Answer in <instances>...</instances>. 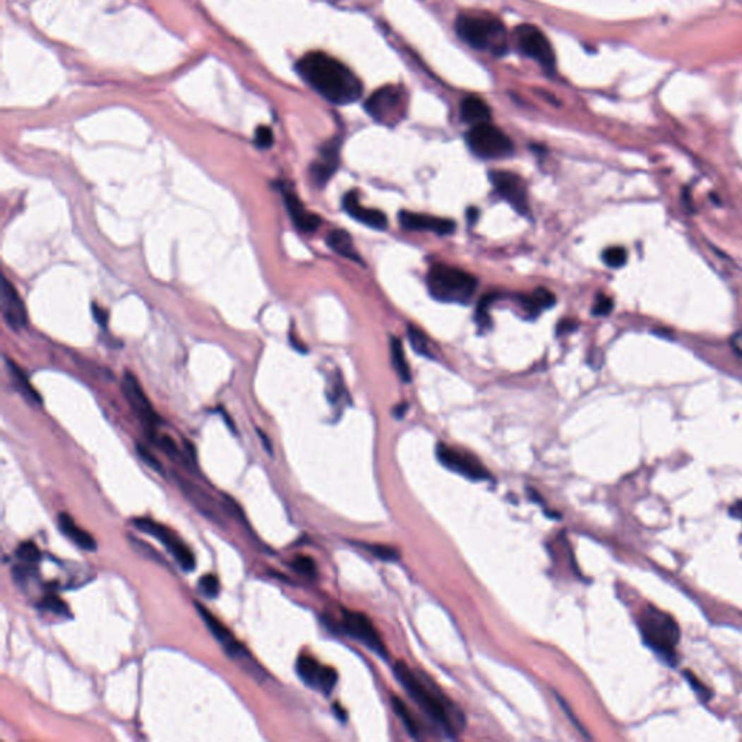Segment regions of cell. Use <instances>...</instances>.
Listing matches in <instances>:
<instances>
[{
	"mask_svg": "<svg viewBox=\"0 0 742 742\" xmlns=\"http://www.w3.org/2000/svg\"><path fill=\"white\" fill-rule=\"evenodd\" d=\"M479 216V210L476 208H470L469 210H467V219H469L470 225H473L476 222V219Z\"/></svg>",
	"mask_w": 742,
	"mask_h": 742,
	"instance_id": "bcb514c9",
	"label": "cell"
},
{
	"mask_svg": "<svg viewBox=\"0 0 742 742\" xmlns=\"http://www.w3.org/2000/svg\"><path fill=\"white\" fill-rule=\"evenodd\" d=\"M407 337H409V341L412 344V347H414V349L419 354V355H429V342L425 337L424 333H421V329H418L417 326H412L409 325L407 326Z\"/></svg>",
	"mask_w": 742,
	"mask_h": 742,
	"instance_id": "f1b7e54d",
	"label": "cell"
},
{
	"mask_svg": "<svg viewBox=\"0 0 742 742\" xmlns=\"http://www.w3.org/2000/svg\"><path fill=\"white\" fill-rule=\"evenodd\" d=\"M399 221L403 228L412 231H428L435 232L438 235H448L455 231V224L451 219L433 217L429 215H421L406 210L399 213Z\"/></svg>",
	"mask_w": 742,
	"mask_h": 742,
	"instance_id": "e0dca14e",
	"label": "cell"
},
{
	"mask_svg": "<svg viewBox=\"0 0 742 742\" xmlns=\"http://www.w3.org/2000/svg\"><path fill=\"white\" fill-rule=\"evenodd\" d=\"M520 304L528 311L531 318H535L542 309H549L556 305V296L549 290L539 287L531 296L520 297Z\"/></svg>",
	"mask_w": 742,
	"mask_h": 742,
	"instance_id": "603a6c76",
	"label": "cell"
},
{
	"mask_svg": "<svg viewBox=\"0 0 742 742\" xmlns=\"http://www.w3.org/2000/svg\"><path fill=\"white\" fill-rule=\"evenodd\" d=\"M684 677L687 678V681L690 683L692 689L696 692V695H698L699 698H702L703 700H709V699H710V692H709V689H707V687H706V686H705V684H703L696 676H693L690 671H686Z\"/></svg>",
	"mask_w": 742,
	"mask_h": 742,
	"instance_id": "f35d334b",
	"label": "cell"
},
{
	"mask_svg": "<svg viewBox=\"0 0 742 742\" xmlns=\"http://www.w3.org/2000/svg\"><path fill=\"white\" fill-rule=\"evenodd\" d=\"M426 283L431 296L444 304L467 305L477 289V280L472 274L444 264L429 270Z\"/></svg>",
	"mask_w": 742,
	"mask_h": 742,
	"instance_id": "5b68a950",
	"label": "cell"
},
{
	"mask_svg": "<svg viewBox=\"0 0 742 742\" xmlns=\"http://www.w3.org/2000/svg\"><path fill=\"white\" fill-rule=\"evenodd\" d=\"M340 166V143L333 140L321 148V157L311 166L312 180L318 186H325Z\"/></svg>",
	"mask_w": 742,
	"mask_h": 742,
	"instance_id": "ac0fdd59",
	"label": "cell"
},
{
	"mask_svg": "<svg viewBox=\"0 0 742 742\" xmlns=\"http://www.w3.org/2000/svg\"><path fill=\"white\" fill-rule=\"evenodd\" d=\"M326 242L337 254H340V256H342L345 258H349L352 261H357V263L360 261V256L357 254V251L354 249L352 239H351V235L347 231H342V229L333 231L331 234L328 235Z\"/></svg>",
	"mask_w": 742,
	"mask_h": 742,
	"instance_id": "d4e9b609",
	"label": "cell"
},
{
	"mask_svg": "<svg viewBox=\"0 0 742 742\" xmlns=\"http://www.w3.org/2000/svg\"><path fill=\"white\" fill-rule=\"evenodd\" d=\"M644 642L666 662L676 664V648L680 641V628L667 612L647 604L638 619Z\"/></svg>",
	"mask_w": 742,
	"mask_h": 742,
	"instance_id": "277c9868",
	"label": "cell"
},
{
	"mask_svg": "<svg viewBox=\"0 0 742 742\" xmlns=\"http://www.w3.org/2000/svg\"><path fill=\"white\" fill-rule=\"evenodd\" d=\"M16 557L23 563L34 564L41 560V551L34 542H23L16 549Z\"/></svg>",
	"mask_w": 742,
	"mask_h": 742,
	"instance_id": "1f68e13d",
	"label": "cell"
},
{
	"mask_svg": "<svg viewBox=\"0 0 742 742\" xmlns=\"http://www.w3.org/2000/svg\"><path fill=\"white\" fill-rule=\"evenodd\" d=\"M174 480L181 490V493L186 496V499L193 505L205 517L212 520L215 525L225 528V517H224V506L217 505L216 501L210 496L208 491H205L202 487L195 484L179 474H174Z\"/></svg>",
	"mask_w": 742,
	"mask_h": 742,
	"instance_id": "7c38bea8",
	"label": "cell"
},
{
	"mask_svg": "<svg viewBox=\"0 0 742 742\" xmlns=\"http://www.w3.org/2000/svg\"><path fill=\"white\" fill-rule=\"evenodd\" d=\"M436 457L448 470L465 477L473 481L490 480L491 474L474 455L470 453H464L461 450L448 447L445 444H439L436 447Z\"/></svg>",
	"mask_w": 742,
	"mask_h": 742,
	"instance_id": "ba28073f",
	"label": "cell"
},
{
	"mask_svg": "<svg viewBox=\"0 0 742 742\" xmlns=\"http://www.w3.org/2000/svg\"><path fill=\"white\" fill-rule=\"evenodd\" d=\"M341 625H342L341 628L344 629L347 635H349L351 638L357 641H360L363 645H366L376 654L384 658L388 657L386 645H384V642L381 641L373 622L364 614L344 611Z\"/></svg>",
	"mask_w": 742,
	"mask_h": 742,
	"instance_id": "30bf717a",
	"label": "cell"
},
{
	"mask_svg": "<svg viewBox=\"0 0 742 742\" xmlns=\"http://www.w3.org/2000/svg\"><path fill=\"white\" fill-rule=\"evenodd\" d=\"M59 527L61 532L70 538L78 548L86 549V551H95L96 549V541L85 531L78 528L70 515L60 513L59 515Z\"/></svg>",
	"mask_w": 742,
	"mask_h": 742,
	"instance_id": "7402d4cb",
	"label": "cell"
},
{
	"mask_svg": "<svg viewBox=\"0 0 742 742\" xmlns=\"http://www.w3.org/2000/svg\"><path fill=\"white\" fill-rule=\"evenodd\" d=\"M285 202L290 217L297 229L304 232H313L321 225V217L305 209L299 198L290 190H285Z\"/></svg>",
	"mask_w": 742,
	"mask_h": 742,
	"instance_id": "ffe728a7",
	"label": "cell"
},
{
	"mask_svg": "<svg viewBox=\"0 0 742 742\" xmlns=\"http://www.w3.org/2000/svg\"><path fill=\"white\" fill-rule=\"evenodd\" d=\"M729 344H731V348L742 357V331H738L735 333L731 340H729Z\"/></svg>",
	"mask_w": 742,
	"mask_h": 742,
	"instance_id": "7bdbcfd3",
	"label": "cell"
},
{
	"mask_svg": "<svg viewBox=\"0 0 742 742\" xmlns=\"http://www.w3.org/2000/svg\"><path fill=\"white\" fill-rule=\"evenodd\" d=\"M199 590L206 596V597H216L217 593H219V582L216 579V575L213 574H206L203 575L202 579L199 580Z\"/></svg>",
	"mask_w": 742,
	"mask_h": 742,
	"instance_id": "e575fe53",
	"label": "cell"
},
{
	"mask_svg": "<svg viewBox=\"0 0 742 742\" xmlns=\"http://www.w3.org/2000/svg\"><path fill=\"white\" fill-rule=\"evenodd\" d=\"M92 313H93V318L96 319V322L102 326V328H106L107 326V322H109V313L106 309L100 308L99 305L96 304H92Z\"/></svg>",
	"mask_w": 742,
	"mask_h": 742,
	"instance_id": "60d3db41",
	"label": "cell"
},
{
	"mask_svg": "<svg viewBox=\"0 0 742 742\" xmlns=\"http://www.w3.org/2000/svg\"><path fill=\"white\" fill-rule=\"evenodd\" d=\"M390 352H392V363H393V367H395L397 376L406 383L410 381V370H409V366H407V361H406L405 349H403V345H402L400 340L392 338V341H390Z\"/></svg>",
	"mask_w": 742,
	"mask_h": 742,
	"instance_id": "4316f807",
	"label": "cell"
},
{
	"mask_svg": "<svg viewBox=\"0 0 742 742\" xmlns=\"http://www.w3.org/2000/svg\"><path fill=\"white\" fill-rule=\"evenodd\" d=\"M38 608L42 609V611L51 612L54 615H60V616H68V614H70L67 604L60 597L54 596V594H49V596H45L44 599H41L40 603H38Z\"/></svg>",
	"mask_w": 742,
	"mask_h": 742,
	"instance_id": "83f0119b",
	"label": "cell"
},
{
	"mask_svg": "<svg viewBox=\"0 0 742 742\" xmlns=\"http://www.w3.org/2000/svg\"><path fill=\"white\" fill-rule=\"evenodd\" d=\"M467 145L480 158H503L513 152L509 136L489 122L474 125L465 136Z\"/></svg>",
	"mask_w": 742,
	"mask_h": 742,
	"instance_id": "8992f818",
	"label": "cell"
},
{
	"mask_svg": "<svg viewBox=\"0 0 742 742\" xmlns=\"http://www.w3.org/2000/svg\"><path fill=\"white\" fill-rule=\"evenodd\" d=\"M136 451H138V455L143 458V461H144L147 465L151 467V469H154V470L158 472V473L162 472V467H161L160 461H158V460H157V458H155V457H154V455H152L145 447H143V445H136Z\"/></svg>",
	"mask_w": 742,
	"mask_h": 742,
	"instance_id": "ab89813d",
	"label": "cell"
},
{
	"mask_svg": "<svg viewBox=\"0 0 742 742\" xmlns=\"http://www.w3.org/2000/svg\"><path fill=\"white\" fill-rule=\"evenodd\" d=\"M455 30L458 37L470 47L503 56L508 51V34L503 23L487 13H462Z\"/></svg>",
	"mask_w": 742,
	"mask_h": 742,
	"instance_id": "3957f363",
	"label": "cell"
},
{
	"mask_svg": "<svg viewBox=\"0 0 742 742\" xmlns=\"http://www.w3.org/2000/svg\"><path fill=\"white\" fill-rule=\"evenodd\" d=\"M574 329H575V325H574V322H571V321H564V322H561V323L557 326L558 334L571 333V331H574Z\"/></svg>",
	"mask_w": 742,
	"mask_h": 742,
	"instance_id": "ee69618b",
	"label": "cell"
},
{
	"mask_svg": "<svg viewBox=\"0 0 742 742\" xmlns=\"http://www.w3.org/2000/svg\"><path fill=\"white\" fill-rule=\"evenodd\" d=\"M364 548H367L376 558L383 560V561H397L400 558L397 549L388 546V545H381V544H367L366 545L364 544Z\"/></svg>",
	"mask_w": 742,
	"mask_h": 742,
	"instance_id": "f546056e",
	"label": "cell"
},
{
	"mask_svg": "<svg viewBox=\"0 0 742 742\" xmlns=\"http://www.w3.org/2000/svg\"><path fill=\"white\" fill-rule=\"evenodd\" d=\"M557 699H558V702H560V705H561V709H563V710H564V712L567 713V717H568V718H570V721L573 722V725H575V728H577V729H579V732H582V734H583L585 736H587V734L585 732L583 726H582V725H580L579 722H577V718L574 717V714H573V712H571V710H570V707L567 706V703H566L564 700H561V698H560L558 695H557Z\"/></svg>",
	"mask_w": 742,
	"mask_h": 742,
	"instance_id": "b9f144b4",
	"label": "cell"
},
{
	"mask_svg": "<svg viewBox=\"0 0 742 742\" xmlns=\"http://www.w3.org/2000/svg\"><path fill=\"white\" fill-rule=\"evenodd\" d=\"M2 313L5 318V322L13 331H20L22 328L26 326V309L23 301L15 289V286L4 277L2 280Z\"/></svg>",
	"mask_w": 742,
	"mask_h": 742,
	"instance_id": "2e32d148",
	"label": "cell"
},
{
	"mask_svg": "<svg viewBox=\"0 0 742 742\" xmlns=\"http://www.w3.org/2000/svg\"><path fill=\"white\" fill-rule=\"evenodd\" d=\"M274 143V135L270 126H260L256 131V145L258 148H270Z\"/></svg>",
	"mask_w": 742,
	"mask_h": 742,
	"instance_id": "8d00e7d4",
	"label": "cell"
},
{
	"mask_svg": "<svg viewBox=\"0 0 742 742\" xmlns=\"http://www.w3.org/2000/svg\"><path fill=\"white\" fill-rule=\"evenodd\" d=\"M129 541L132 544V548L135 549L136 553L155 561V563H160V564H164L166 561H164V558L161 557V554L157 551L155 548H152L151 545H148L147 542L138 539V538H133V537H129Z\"/></svg>",
	"mask_w": 742,
	"mask_h": 742,
	"instance_id": "d6a6232c",
	"label": "cell"
},
{
	"mask_svg": "<svg viewBox=\"0 0 742 742\" xmlns=\"http://www.w3.org/2000/svg\"><path fill=\"white\" fill-rule=\"evenodd\" d=\"M133 525L140 531L157 538L160 542L166 545L170 554L176 558V561L184 571H193V568L196 567V560H195L193 553H191L190 548L186 544H183L170 529L157 524V522L152 519H145V517L135 519Z\"/></svg>",
	"mask_w": 742,
	"mask_h": 742,
	"instance_id": "9c48e42d",
	"label": "cell"
},
{
	"mask_svg": "<svg viewBox=\"0 0 742 742\" xmlns=\"http://www.w3.org/2000/svg\"><path fill=\"white\" fill-rule=\"evenodd\" d=\"M405 107V93L399 86H384L376 90L366 102V111L378 122L397 119Z\"/></svg>",
	"mask_w": 742,
	"mask_h": 742,
	"instance_id": "8fae6325",
	"label": "cell"
},
{
	"mask_svg": "<svg viewBox=\"0 0 742 742\" xmlns=\"http://www.w3.org/2000/svg\"><path fill=\"white\" fill-rule=\"evenodd\" d=\"M158 445L162 448V451L166 453L172 460H176V461H183V457H181V453L179 451L176 443L173 441V439L167 435H162L158 441Z\"/></svg>",
	"mask_w": 742,
	"mask_h": 742,
	"instance_id": "d590c367",
	"label": "cell"
},
{
	"mask_svg": "<svg viewBox=\"0 0 742 742\" xmlns=\"http://www.w3.org/2000/svg\"><path fill=\"white\" fill-rule=\"evenodd\" d=\"M460 115L464 122L479 125V124L489 122L491 112H490V107L483 99L477 96H469V97H465L460 104Z\"/></svg>",
	"mask_w": 742,
	"mask_h": 742,
	"instance_id": "44dd1931",
	"label": "cell"
},
{
	"mask_svg": "<svg viewBox=\"0 0 742 742\" xmlns=\"http://www.w3.org/2000/svg\"><path fill=\"white\" fill-rule=\"evenodd\" d=\"M122 393L135 414L138 415V418L147 426V429L151 431V433H154L157 425L160 424V418L157 417L148 397L145 396L140 381L129 371H125L122 377Z\"/></svg>",
	"mask_w": 742,
	"mask_h": 742,
	"instance_id": "4fadbf2b",
	"label": "cell"
},
{
	"mask_svg": "<svg viewBox=\"0 0 742 742\" xmlns=\"http://www.w3.org/2000/svg\"><path fill=\"white\" fill-rule=\"evenodd\" d=\"M406 410H407V405H406V403H402V405H399V406L395 409V415H396L397 418H402V417L405 415V412H406Z\"/></svg>",
	"mask_w": 742,
	"mask_h": 742,
	"instance_id": "c3c4849f",
	"label": "cell"
},
{
	"mask_svg": "<svg viewBox=\"0 0 742 742\" xmlns=\"http://www.w3.org/2000/svg\"><path fill=\"white\" fill-rule=\"evenodd\" d=\"M612 308H614V300L611 297H608V296L600 294L596 299L594 305H593V315H596V316H606V315H609L612 312Z\"/></svg>",
	"mask_w": 742,
	"mask_h": 742,
	"instance_id": "74e56055",
	"label": "cell"
},
{
	"mask_svg": "<svg viewBox=\"0 0 742 742\" xmlns=\"http://www.w3.org/2000/svg\"><path fill=\"white\" fill-rule=\"evenodd\" d=\"M392 706H393V710L396 712V714L399 717V719L402 721L403 726L406 728L407 734L415 738V739H419V725L417 722V719L414 718V714H412V712L409 710V707L405 705V702L396 696L392 698Z\"/></svg>",
	"mask_w": 742,
	"mask_h": 742,
	"instance_id": "484cf974",
	"label": "cell"
},
{
	"mask_svg": "<svg viewBox=\"0 0 742 742\" xmlns=\"http://www.w3.org/2000/svg\"><path fill=\"white\" fill-rule=\"evenodd\" d=\"M602 258L606 265L612 268H621L626 263L628 253L625 251V249H622V246H611V249H608L603 253Z\"/></svg>",
	"mask_w": 742,
	"mask_h": 742,
	"instance_id": "4dcf8cb0",
	"label": "cell"
},
{
	"mask_svg": "<svg viewBox=\"0 0 742 742\" xmlns=\"http://www.w3.org/2000/svg\"><path fill=\"white\" fill-rule=\"evenodd\" d=\"M296 68L313 90L334 104H349L363 93L360 78L328 54L309 52L299 60Z\"/></svg>",
	"mask_w": 742,
	"mask_h": 742,
	"instance_id": "6da1fadb",
	"label": "cell"
},
{
	"mask_svg": "<svg viewBox=\"0 0 742 742\" xmlns=\"http://www.w3.org/2000/svg\"><path fill=\"white\" fill-rule=\"evenodd\" d=\"M515 41L517 49L524 56L535 60L546 70L554 68L556 56L553 47L537 26L529 23L519 25L515 30Z\"/></svg>",
	"mask_w": 742,
	"mask_h": 742,
	"instance_id": "52a82bcc",
	"label": "cell"
},
{
	"mask_svg": "<svg viewBox=\"0 0 742 742\" xmlns=\"http://www.w3.org/2000/svg\"><path fill=\"white\" fill-rule=\"evenodd\" d=\"M6 361V366H8V370L11 373V378L13 380V384L15 388L20 392V395L23 397L28 399L30 402L32 403H41V396L38 395V392L32 388V384L30 383L28 377H26V374L18 367V364L15 361H12L11 359H5Z\"/></svg>",
	"mask_w": 742,
	"mask_h": 742,
	"instance_id": "cb8c5ba5",
	"label": "cell"
},
{
	"mask_svg": "<svg viewBox=\"0 0 742 742\" xmlns=\"http://www.w3.org/2000/svg\"><path fill=\"white\" fill-rule=\"evenodd\" d=\"M292 567L301 575H306L309 577V579H313V577H316L318 574V568H316V563L308 557V556H297L293 561H292Z\"/></svg>",
	"mask_w": 742,
	"mask_h": 742,
	"instance_id": "836d02e7",
	"label": "cell"
},
{
	"mask_svg": "<svg viewBox=\"0 0 742 742\" xmlns=\"http://www.w3.org/2000/svg\"><path fill=\"white\" fill-rule=\"evenodd\" d=\"M393 671L406 693L445 736L455 738L462 731L465 725L462 712L439 692L435 684L426 683L422 676H418L403 662H397Z\"/></svg>",
	"mask_w": 742,
	"mask_h": 742,
	"instance_id": "7a4b0ae2",
	"label": "cell"
},
{
	"mask_svg": "<svg viewBox=\"0 0 742 742\" xmlns=\"http://www.w3.org/2000/svg\"><path fill=\"white\" fill-rule=\"evenodd\" d=\"M342 206L345 209V212L354 217L355 221H359L360 224L363 225H367L370 228H374V229H386L388 227V217L386 215H384L383 212L377 210V209H369V208H363L360 205V201H359V193H357L355 190L349 191V193H347L344 196V201H342Z\"/></svg>",
	"mask_w": 742,
	"mask_h": 742,
	"instance_id": "d6986e66",
	"label": "cell"
},
{
	"mask_svg": "<svg viewBox=\"0 0 742 742\" xmlns=\"http://www.w3.org/2000/svg\"><path fill=\"white\" fill-rule=\"evenodd\" d=\"M729 513L734 515L735 517H738V519L742 520V502H736V503L729 509Z\"/></svg>",
	"mask_w": 742,
	"mask_h": 742,
	"instance_id": "f6af8a7d",
	"label": "cell"
},
{
	"mask_svg": "<svg viewBox=\"0 0 742 742\" xmlns=\"http://www.w3.org/2000/svg\"><path fill=\"white\" fill-rule=\"evenodd\" d=\"M296 671L299 677L308 686L329 695L337 684L338 674L334 669L321 666L315 658L309 655H300L296 662Z\"/></svg>",
	"mask_w": 742,
	"mask_h": 742,
	"instance_id": "9a60e30c",
	"label": "cell"
},
{
	"mask_svg": "<svg viewBox=\"0 0 742 742\" xmlns=\"http://www.w3.org/2000/svg\"><path fill=\"white\" fill-rule=\"evenodd\" d=\"M258 435H260V438H261V441H263V444H264V448H265V450L268 451V454H271L273 448H271V443H270V439H268V436H267V435H265L264 432H261V431H258Z\"/></svg>",
	"mask_w": 742,
	"mask_h": 742,
	"instance_id": "7dc6e473",
	"label": "cell"
},
{
	"mask_svg": "<svg viewBox=\"0 0 742 742\" xmlns=\"http://www.w3.org/2000/svg\"><path fill=\"white\" fill-rule=\"evenodd\" d=\"M489 179L502 198H505L515 210L520 215H527L529 212L528 198H527V184L517 174L510 172L494 170L490 172Z\"/></svg>",
	"mask_w": 742,
	"mask_h": 742,
	"instance_id": "5bb4252c",
	"label": "cell"
}]
</instances>
